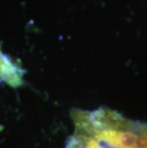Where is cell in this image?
Masks as SVG:
<instances>
[{
	"label": "cell",
	"mask_w": 147,
	"mask_h": 148,
	"mask_svg": "<svg viewBox=\"0 0 147 148\" xmlns=\"http://www.w3.org/2000/svg\"><path fill=\"white\" fill-rule=\"evenodd\" d=\"M0 81L12 88L24 83V72L17 64L0 50Z\"/></svg>",
	"instance_id": "7a4b0ae2"
},
{
	"label": "cell",
	"mask_w": 147,
	"mask_h": 148,
	"mask_svg": "<svg viewBox=\"0 0 147 148\" xmlns=\"http://www.w3.org/2000/svg\"><path fill=\"white\" fill-rule=\"evenodd\" d=\"M74 132L66 148H147V124L108 108L71 111Z\"/></svg>",
	"instance_id": "6da1fadb"
}]
</instances>
